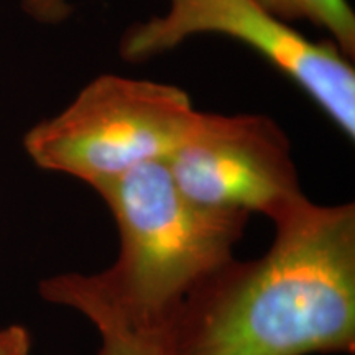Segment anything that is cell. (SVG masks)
<instances>
[{
    "instance_id": "cell-5",
    "label": "cell",
    "mask_w": 355,
    "mask_h": 355,
    "mask_svg": "<svg viewBox=\"0 0 355 355\" xmlns=\"http://www.w3.org/2000/svg\"><path fill=\"white\" fill-rule=\"evenodd\" d=\"M166 165L186 196L214 209L260 212L275 220L306 198L290 140L266 115L202 112Z\"/></svg>"
},
{
    "instance_id": "cell-6",
    "label": "cell",
    "mask_w": 355,
    "mask_h": 355,
    "mask_svg": "<svg viewBox=\"0 0 355 355\" xmlns=\"http://www.w3.org/2000/svg\"><path fill=\"white\" fill-rule=\"evenodd\" d=\"M78 275L66 273L43 279L40 295L50 303L79 311L94 322L102 337L97 355H170L168 326L132 321L87 290Z\"/></svg>"
},
{
    "instance_id": "cell-9",
    "label": "cell",
    "mask_w": 355,
    "mask_h": 355,
    "mask_svg": "<svg viewBox=\"0 0 355 355\" xmlns=\"http://www.w3.org/2000/svg\"><path fill=\"white\" fill-rule=\"evenodd\" d=\"M32 337L21 326L0 329V355H30Z\"/></svg>"
},
{
    "instance_id": "cell-8",
    "label": "cell",
    "mask_w": 355,
    "mask_h": 355,
    "mask_svg": "<svg viewBox=\"0 0 355 355\" xmlns=\"http://www.w3.org/2000/svg\"><path fill=\"white\" fill-rule=\"evenodd\" d=\"M21 8L30 19L42 25H58L73 12L68 0H20Z\"/></svg>"
},
{
    "instance_id": "cell-7",
    "label": "cell",
    "mask_w": 355,
    "mask_h": 355,
    "mask_svg": "<svg viewBox=\"0 0 355 355\" xmlns=\"http://www.w3.org/2000/svg\"><path fill=\"white\" fill-rule=\"evenodd\" d=\"M270 13L290 24L308 20L331 35V42L347 58L355 56V13L347 0H259Z\"/></svg>"
},
{
    "instance_id": "cell-1",
    "label": "cell",
    "mask_w": 355,
    "mask_h": 355,
    "mask_svg": "<svg viewBox=\"0 0 355 355\" xmlns=\"http://www.w3.org/2000/svg\"><path fill=\"white\" fill-rule=\"evenodd\" d=\"M254 261L230 260L168 324L170 355L355 352V207L303 198Z\"/></svg>"
},
{
    "instance_id": "cell-2",
    "label": "cell",
    "mask_w": 355,
    "mask_h": 355,
    "mask_svg": "<svg viewBox=\"0 0 355 355\" xmlns=\"http://www.w3.org/2000/svg\"><path fill=\"white\" fill-rule=\"evenodd\" d=\"M117 222L112 266L81 275L105 303L137 322L168 326L184 300L232 259L247 212L202 206L178 188L166 162L145 163L94 186Z\"/></svg>"
},
{
    "instance_id": "cell-4",
    "label": "cell",
    "mask_w": 355,
    "mask_h": 355,
    "mask_svg": "<svg viewBox=\"0 0 355 355\" xmlns=\"http://www.w3.org/2000/svg\"><path fill=\"white\" fill-rule=\"evenodd\" d=\"M217 33L247 44L290 78L345 137H355V69L331 42H313L259 0H170L165 15L130 26L123 60L146 61L186 38Z\"/></svg>"
},
{
    "instance_id": "cell-3",
    "label": "cell",
    "mask_w": 355,
    "mask_h": 355,
    "mask_svg": "<svg viewBox=\"0 0 355 355\" xmlns=\"http://www.w3.org/2000/svg\"><path fill=\"white\" fill-rule=\"evenodd\" d=\"M201 117L181 87L102 74L68 107L30 128L24 148L42 170L94 188L145 163L166 162Z\"/></svg>"
}]
</instances>
